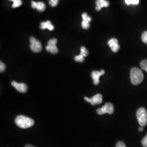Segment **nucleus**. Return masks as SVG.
I'll use <instances>...</instances> for the list:
<instances>
[{
	"instance_id": "obj_16",
	"label": "nucleus",
	"mask_w": 147,
	"mask_h": 147,
	"mask_svg": "<svg viewBox=\"0 0 147 147\" xmlns=\"http://www.w3.org/2000/svg\"><path fill=\"white\" fill-rule=\"evenodd\" d=\"M22 3V2L21 0H14L13 1V4L12 5V7L14 8L19 7L21 5Z\"/></svg>"
},
{
	"instance_id": "obj_2",
	"label": "nucleus",
	"mask_w": 147,
	"mask_h": 147,
	"mask_svg": "<svg viewBox=\"0 0 147 147\" xmlns=\"http://www.w3.org/2000/svg\"><path fill=\"white\" fill-rule=\"evenodd\" d=\"M143 74L140 69L133 68L130 71V80L134 85L140 84L143 80Z\"/></svg>"
},
{
	"instance_id": "obj_18",
	"label": "nucleus",
	"mask_w": 147,
	"mask_h": 147,
	"mask_svg": "<svg viewBox=\"0 0 147 147\" xmlns=\"http://www.w3.org/2000/svg\"><path fill=\"white\" fill-rule=\"evenodd\" d=\"M74 60L75 61L79 62H83L84 61V57L82 56L81 55H79L78 56H76L74 57Z\"/></svg>"
},
{
	"instance_id": "obj_27",
	"label": "nucleus",
	"mask_w": 147,
	"mask_h": 147,
	"mask_svg": "<svg viewBox=\"0 0 147 147\" xmlns=\"http://www.w3.org/2000/svg\"><path fill=\"white\" fill-rule=\"evenodd\" d=\"M32 7L34 9H36L37 8V3L34 2V1H32L31 2Z\"/></svg>"
},
{
	"instance_id": "obj_10",
	"label": "nucleus",
	"mask_w": 147,
	"mask_h": 147,
	"mask_svg": "<svg viewBox=\"0 0 147 147\" xmlns=\"http://www.w3.org/2000/svg\"><path fill=\"white\" fill-rule=\"evenodd\" d=\"M95 4V9L96 11H100L102 8L108 7L110 5L109 2L106 0H96Z\"/></svg>"
},
{
	"instance_id": "obj_6",
	"label": "nucleus",
	"mask_w": 147,
	"mask_h": 147,
	"mask_svg": "<svg viewBox=\"0 0 147 147\" xmlns=\"http://www.w3.org/2000/svg\"><path fill=\"white\" fill-rule=\"evenodd\" d=\"M84 100L89 102L91 105L94 106L96 104H100L102 102V95L100 94H97L91 98L84 97Z\"/></svg>"
},
{
	"instance_id": "obj_14",
	"label": "nucleus",
	"mask_w": 147,
	"mask_h": 147,
	"mask_svg": "<svg viewBox=\"0 0 147 147\" xmlns=\"http://www.w3.org/2000/svg\"><path fill=\"white\" fill-rule=\"evenodd\" d=\"M80 51H81L80 55H81L84 57H86L88 55V50L86 49V48L84 47H81Z\"/></svg>"
},
{
	"instance_id": "obj_24",
	"label": "nucleus",
	"mask_w": 147,
	"mask_h": 147,
	"mask_svg": "<svg viewBox=\"0 0 147 147\" xmlns=\"http://www.w3.org/2000/svg\"><path fill=\"white\" fill-rule=\"evenodd\" d=\"M0 64V71L1 73L3 72L5 70L6 67H5V64L3 63H2V62H1Z\"/></svg>"
},
{
	"instance_id": "obj_15",
	"label": "nucleus",
	"mask_w": 147,
	"mask_h": 147,
	"mask_svg": "<svg viewBox=\"0 0 147 147\" xmlns=\"http://www.w3.org/2000/svg\"><path fill=\"white\" fill-rule=\"evenodd\" d=\"M125 2L127 5H138L139 3V0H125Z\"/></svg>"
},
{
	"instance_id": "obj_19",
	"label": "nucleus",
	"mask_w": 147,
	"mask_h": 147,
	"mask_svg": "<svg viewBox=\"0 0 147 147\" xmlns=\"http://www.w3.org/2000/svg\"><path fill=\"white\" fill-rule=\"evenodd\" d=\"M82 17L83 20H84V21H88L90 22L92 20V18L89 16H88V14L86 13H83L82 14Z\"/></svg>"
},
{
	"instance_id": "obj_11",
	"label": "nucleus",
	"mask_w": 147,
	"mask_h": 147,
	"mask_svg": "<svg viewBox=\"0 0 147 147\" xmlns=\"http://www.w3.org/2000/svg\"><path fill=\"white\" fill-rule=\"evenodd\" d=\"M40 27L42 30L48 29L50 31H53L54 29V26H53L51 22L50 21H47L46 22H42L40 24Z\"/></svg>"
},
{
	"instance_id": "obj_29",
	"label": "nucleus",
	"mask_w": 147,
	"mask_h": 147,
	"mask_svg": "<svg viewBox=\"0 0 147 147\" xmlns=\"http://www.w3.org/2000/svg\"><path fill=\"white\" fill-rule=\"evenodd\" d=\"M25 147H34V146H31V145H29V144H27V145H26V146Z\"/></svg>"
},
{
	"instance_id": "obj_4",
	"label": "nucleus",
	"mask_w": 147,
	"mask_h": 147,
	"mask_svg": "<svg viewBox=\"0 0 147 147\" xmlns=\"http://www.w3.org/2000/svg\"><path fill=\"white\" fill-rule=\"evenodd\" d=\"M114 112V107L112 104L107 102L106 103L104 106L101 108L98 109L96 110V112L99 115H102L105 113H108L109 115H112Z\"/></svg>"
},
{
	"instance_id": "obj_20",
	"label": "nucleus",
	"mask_w": 147,
	"mask_h": 147,
	"mask_svg": "<svg viewBox=\"0 0 147 147\" xmlns=\"http://www.w3.org/2000/svg\"><path fill=\"white\" fill-rule=\"evenodd\" d=\"M81 26L84 30H87V29L89 28V27H90L89 22L83 20L82 22V24H81Z\"/></svg>"
},
{
	"instance_id": "obj_30",
	"label": "nucleus",
	"mask_w": 147,
	"mask_h": 147,
	"mask_svg": "<svg viewBox=\"0 0 147 147\" xmlns=\"http://www.w3.org/2000/svg\"><path fill=\"white\" fill-rule=\"evenodd\" d=\"M9 1H14V0H9Z\"/></svg>"
},
{
	"instance_id": "obj_22",
	"label": "nucleus",
	"mask_w": 147,
	"mask_h": 147,
	"mask_svg": "<svg viewBox=\"0 0 147 147\" xmlns=\"http://www.w3.org/2000/svg\"><path fill=\"white\" fill-rule=\"evenodd\" d=\"M58 0H50L49 4L52 7H56L58 5Z\"/></svg>"
},
{
	"instance_id": "obj_5",
	"label": "nucleus",
	"mask_w": 147,
	"mask_h": 147,
	"mask_svg": "<svg viewBox=\"0 0 147 147\" xmlns=\"http://www.w3.org/2000/svg\"><path fill=\"white\" fill-rule=\"evenodd\" d=\"M30 48L32 51L34 53H38L40 52L42 50V45L39 40H37L34 37H31L30 38Z\"/></svg>"
},
{
	"instance_id": "obj_1",
	"label": "nucleus",
	"mask_w": 147,
	"mask_h": 147,
	"mask_svg": "<svg viewBox=\"0 0 147 147\" xmlns=\"http://www.w3.org/2000/svg\"><path fill=\"white\" fill-rule=\"evenodd\" d=\"M16 125L22 129H27L32 127L34 124V121L26 116H18L15 119Z\"/></svg>"
},
{
	"instance_id": "obj_26",
	"label": "nucleus",
	"mask_w": 147,
	"mask_h": 147,
	"mask_svg": "<svg viewBox=\"0 0 147 147\" xmlns=\"http://www.w3.org/2000/svg\"><path fill=\"white\" fill-rule=\"evenodd\" d=\"M116 147H126V146L124 142L119 141L117 143Z\"/></svg>"
},
{
	"instance_id": "obj_12",
	"label": "nucleus",
	"mask_w": 147,
	"mask_h": 147,
	"mask_svg": "<svg viewBox=\"0 0 147 147\" xmlns=\"http://www.w3.org/2000/svg\"><path fill=\"white\" fill-rule=\"evenodd\" d=\"M46 50L47 51L51 53L52 54H56L58 52V48L56 47V45L47 44Z\"/></svg>"
},
{
	"instance_id": "obj_17",
	"label": "nucleus",
	"mask_w": 147,
	"mask_h": 147,
	"mask_svg": "<svg viewBox=\"0 0 147 147\" xmlns=\"http://www.w3.org/2000/svg\"><path fill=\"white\" fill-rule=\"evenodd\" d=\"M140 65L141 68L147 72V59H145L142 61V62L140 63Z\"/></svg>"
},
{
	"instance_id": "obj_3",
	"label": "nucleus",
	"mask_w": 147,
	"mask_h": 147,
	"mask_svg": "<svg viewBox=\"0 0 147 147\" xmlns=\"http://www.w3.org/2000/svg\"><path fill=\"white\" fill-rule=\"evenodd\" d=\"M136 117L141 126H145L147 124V111L144 107L140 108L136 113Z\"/></svg>"
},
{
	"instance_id": "obj_25",
	"label": "nucleus",
	"mask_w": 147,
	"mask_h": 147,
	"mask_svg": "<svg viewBox=\"0 0 147 147\" xmlns=\"http://www.w3.org/2000/svg\"><path fill=\"white\" fill-rule=\"evenodd\" d=\"M57 42V40L56 38H53L50 39L49 42H48V44H52V45H56Z\"/></svg>"
},
{
	"instance_id": "obj_8",
	"label": "nucleus",
	"mask_w": 147,
	"mask_h": 147,
	"mask_svg": "<svg viewBox=\"0 0 147 147\" xmlns=\"http://www.w3.org/2000/svg\"><path fill=\"white\" fill-rule=\"evenodd\" d=\"M105 74V71L102 70L100 71H94L91 74V76L93 80V84L95 85H98L99 84L100 81L99 78L101 75H103Z\"/></svg>"
},
{
	"instance_id": "obj_13",
	"label": "nucleus",
	"mask_w": 147,
	"mask_h": 147,
	"mask_svg": "<svg viewBox=\"0 0 147 147\" xmlns=\"http://www.w3.org/2000/svg\"><path fill=\"white\" fill-rule=\"evenodd\" d=\"M46 8L45 5L42 2H37V9L39 11H45Z\"/></svg>"
},
{
	"instance_id": "obj_21",
	"label": "nucleus",
	"mask_w": 147,
	"mask_h": 147,
	"mask_svg": "<svg viewBox=\"0 0 147 147\" xmlns=\"http://www.w3.org/2000/svg\"><path fill=\"white\" fill-rule=\"evenodd\" d=\"M141 38H142L143 42L147 44V31L144 32L143 33Z\"/></svg>"
},
{
	"instance_id": "obj_9",
	"label": "nucleus",
	"mask_w": 147,
	"mask_h": 147,
	"mask_svg": "<svg viewBox=\"0 0 147 147\" xmlns=\"http://www.w3.org/2000/svg\"><path fill=\"white\" fill-rule=\"evenodd\" d=\"M108 45L113 53H117L120 49V47L118 44V41L116 38H112L109 40L108 42Z\"/></svg>"
},
{
	"instance_id": "obj_28",
	"label": "nucleus",
	"mask_w": 147,
	"mask_h": 147,
	"mask_svg": "<svg viewBox=\"0 0 147 147\" xmlns=\"http://www.w3.org/2000/svg\"><path fill=\"white\" fill-rule=\"evenodd\" d=\"M139 129V131H142L143 130V128L142 127V126L140 127H139V129Z\"/></svg>"
},
{
	"instance_id": "obj_7",
	"label": "nucleus",
	"mask_w": 147,
	"mask_h": 147,
	"mask_svg": "<svg viewBox=\"0 0 147 147\" xmlns=\"http://www.w3.org/2000/svg\"><path fill=\"white\" fill-rule=\"evenodd\" d=\"M11 84L20 93H26L27 90V86L25 84L18 83L16 81H12Z\"/></svg>"
},
{
	"instance_id": "obj_23",
	"label": "nucleus",
	"mask_w": 147,
	"mask_h": 147,
	"mask_svg": "<svg viewBox=\"0 0 147 147\" xmlns=\"http://www.w3.org/2000/svg\"><path fill=\"white\" fill-rule=\"evenodd\" d=\"M141 143L143 147H147V134L146 135V136L142 139Z\"/></svg>"
}]
</instances>
